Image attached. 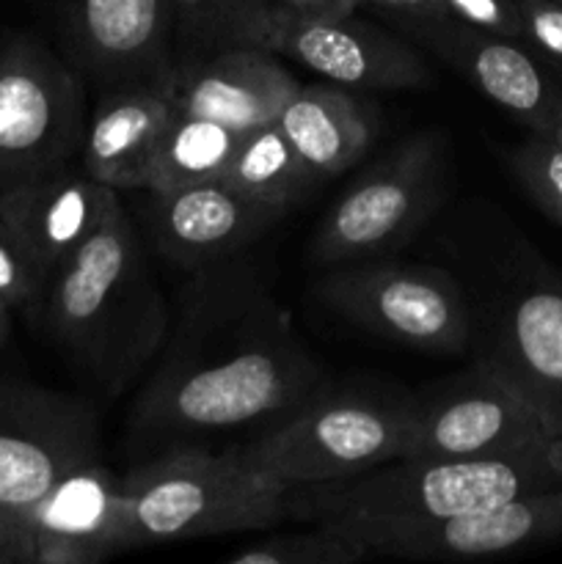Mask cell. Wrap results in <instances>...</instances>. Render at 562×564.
I'll list each match as a JSON object with an SVG mask.
<instances>
[{
	"label": "cell",
	"mask_w": 562,
	"mask_h": 564,
	"mask_svg": "<svg viewBox=\"0 0 562 564\" xmlns=\"http://www.w3.org/2000/svg\"><path fill=\"white\" fill-rule=\"evenodd\" d=\"M169 121L171 102L158 88H110L86 121L83 171L116 193L149 191L154 152Z\"/></svg>",
	"instance_id": "obj_20"
},
{
	"label": "cell",
	"mask_w": 562,
	"mask_h": 564,
	"mask_svg": "<svg viewBox=\"0 0 562 564\" xmlns=\"http://www.w3.org/2000/svg\"><path fill=\"white\" fill-rule=\"evenodd\" d=\"M61 31L77 75L105 91L143 86L169 94L176 69L169 0H64Z\"/></svg>",
	"instance_id": "obj_14"
},
{
	"label": "cell",
	"mask_w": 562,
	"mask_h": 564,
	"mask_svg": "<svg viewBox=\"0 0 562 564\" xmlns=\"http://www.w3.org/2000/svg\"><path fill=\"white\" fill-rule=\"evenodd\" d=\"M446 191L444 143L422 132L369 165L331 204L312 237L320 264L383 259L422 231Z\"/></svg>",
	"instance_id": "obj_7"
},
{
	"label": "cell",
	"mask_w": 562,
	"mask_h": 564,
	"mask_svg": "<svg viewBox=\"0 0 562 564\" xmlns=\"http://www.w3.org/2000/svg\"><path fill=\"white\" fill-rule=\"evenodd\" d=\"M275 121L320 182L353 169L378 132L372 105L336 83L301 86Z\"/></svg>",
	"instance_id": "obj_21"
},
{
	"label": "cell",
	"mask_w": 562,
	"mask_h": 564,
	"mask_svg": "<svg viewBox=\"0 0 562 564\" xmlns=\"http://www.w3.org/2000/svg\"><path fill=\"white\" fill-rule=\"evenodd\" d=\"M505 163L529 198L562 229V147L543 132L505 152Z\"/></svg>",
	"instance_id": "obj_26"
},
{
	"label": "cell",
	"mask_w": 562,
	"mask_h": 564,
	"mask_svg": "<svg viewBox=\"0 0 562 564\" xmlns=\"http://www.w3.org/2000/svg\"><path fill=\"white\" fill-rule=\"evenodd\" d=\"M521 42L562 75V0H516Z\"/></svg>",
	"instance_id": "obj_28"
},
{
	"label": "cell",
	"mask_w": 562,
	"mask_h": 564,
	"mask_svg": "<svg viewBox=\"0 0 562 564\" xmlns=\"http://www.w3.org/2000/svg\"><path fill=\"white\" fill-rule=\"evenodd\" d=\"M20 564H99L143 549L125 477L99 460L55 482L17 512Z\"/></svg>",
	"instance_id": "obj_12"
},
{
	"label": "cell",
	"mask_w": 562,
	"mask_h": 564,
	"mask_svg": "<svg viewBox=\"0 0 562 564\" xmlns=\"http://www.w3.org/2000/svg\"><path fill=\"white\" fill-rule=\"evenodd\" d=\"M220 180L246 196L281 207H292L314 185H320L279 121L242 132Z\"/></svg>",
	"instance_id": "obj_23"
},
{
	"label": "cell",
	"mask_w": 562,
	"mask_h": 564,
	"mask_svg": "<svg viewBox=\"0 0 562 564\" xmlns=\"http://www.w3.org/2000/svg\"><path fill=\"white\" fill-rule=\"evenodd\" d=\"M75 66L33 36L0 44V193L66 169L86 135Z\"/></svg>",
	"instance_id": "obj_9"
},
{
	"label": "cell",
	"mask_w": 562,
	"mask_h": 564,
	"mask_svg": "<svg viewBox=\"0 0 562 564\" xmlns=\"http://www.w3.org/2000/svg\"><path fill=\"white\" fill-rule=\"evenodd\" d=\"M358 6L380 9L419 44H424L433 33L452 22L444 0H358Z\"/></svg>",
	"instance_id": "obj_29"
},
{
	"label": "cell",
	"mask_w": 562,
	"mask_h": 564,
	"mask_svg": "<svg viewBox=\"0 0 562 564\" xmlns=\"http://www.w3.org/2000/svg\"><path fill=\"white\" fill-rule=\"evenodd\" d=\"M11 317H14V312L0 301V350H3L6 341H9L11 336Z\"/></svg>",
	"instance_id": "obj_34"
},
{
	"label": "cell",
	"mask_w": 562,
	"mask_h": 564,
	"mask_svg": "<svg viewBox=\"0 0 562 564\" xmlns=\"http://www.w3.org/2000/svg\"><path fill=\"white\" fill-rule=\"evenodd\" d=\"M0 564H20V534L17 516L0 507Z\"/></svg>",
	"instance_id": "obj_33"
},
{
	"label": "cell",
	"mask_w": 562,
	"mask_h": 564,
	"mask_svg": "<svg viewBox=\"0 0 562 564\" xmlns=\"http://www.w3.org/2000/svg\"><path fill=\"white\" fill-rule=\"evenodd\" d=\"M119 193L66 169L0 193V209L31 257L53 275L119 207Z\"/></svg>",
	"instance_id": "obj_18"
},
{
	"label": "cell",
	"mask_w": 562,
	"mask_h": 564,
	"mask_svg": "<svg viewBox=\"0 0 562 564\" xmlns=\"http://www.w3.org/2000/svg\"><path fill=\"white\" fill-rule=\"evenodd\" d=\"M452 20L477 31L499 33L521 42V20L516 0H444Z\"/></svg>",
	"instance_id": "obj_30"
},
{
	"label": "cell",
	"mask_w": 562,
	"mask_h": 564,
	"mask_svg": "<svg viewBox=\"0 0 562 564\" xmlns=\"http://www.w3.org/2000/svg\"><path fill=\"white\" fill-rule=\"evenodd\" d=\"M268 50L345 88L411 91L433 86L428 64L411 44L356 14L309 20L275 9Z\"/></svg>",
	"instance_id": "obj_15"
},
{
	"label": "cell",
	"mask_w": 562,
	"mask_h": 564,
	"mask_svg": "<svg viewBox=\"0 0 562 564\" xmlns=\"http://www.w3.org/2000/svg\"><path fill=\"white\" fill-rule=\"evenodd\" d=\"M549 435L538 411L485 364L413 394V424L400 460H485Z\"/></svg>",
	"instance_id": "obj_10"
},
{
	"label": "cell",
	"mask_w": 562,
	"mask_h": 564,
	"mask_svg": "<svg viewBox=\"0 0 562 564\" xmlns=\"http://www.w3.org/2000/svg\"><path fill=\"white\" fill-rule=\"evenodd\" d=\"M320 301L358 328L422 352H468V303L450 268L424 262L334 264L317 281Z\"/></svg>",
	"instance_id": "obj_8"
},
{
	"label": "cell",
	"mask_w": 562,
	"mask_h": 564,
	"mask_svg": "<svg viewBox=\"0 0 562 564\" xmlns=\"http://www.w3.org/2000/svg\"><path fill=\"white\" fill-rule=\"evenodd\" d=\"M375 560L356 538L314 523L309 532L270 534L226 556L229 564H358Z\"/></svg>",
	"instance_id": "obj_25"
},
{
	"label": "cell",
	"mask_w": 562,
	"mask_h": 564,
	"mask_svg": "<svg viewBox=\"0 0 562 564\" xmlns=\"http://www.w3.org/2000/svg\"><path fill=\"white\" fill-rule=\"evenodd\" d=\"M413 394L378 380L320 383L237 446L246 460L287 488L339 482L406 455Z\"/></svg>",
	"instance_id": "obj_4"
},
{
	"label": "cell",
	"mask_w": 562,
	"mask_h": 564,
	"mask_svg": "<svg viewBox=\"0 0 562 564\" xmlns=\"http://www.w3.org/2000/svg\"><path fill=\"white\" fill-rule=\"evenodd\" d=\"M36 323L108 400L125 394L158 361L171 312L121 204L50 275Z\"/></svg>",
	"instance_id": "obj_2"
},
{
	"label": "cell",
	"mask_w": 562,
	"mask_h": 564,
	"mask_svg": "<svg viewBox=\"0 0 562 564\" xmlns=\"http://www.w3.org/2000/svg\"><path fill=\"white\" fill-rule=\"evenodd\" d=\"M242 132L202 116L174 113L154 152L149 193L176 191L198 182L220 180Z\"/></svg>",
	"instance_id": "obj_24"
},
{
	"label": "cell",
	"mask_w": 562,
	"mask_h": 564,
	"mask_svg": "<svg viewBox=\"0 0 562 564\" xmlns=\"http://www.w3.org/2000/svg\"><path fill=\"white\" fill-rule=\"evenodd\" d=\"M97 455L99 424L91 402L0 378V507L14 516L28 510Z\"/></svg>",
	"instance_id": "obj_11"
},
{
	"label": "cell",
	"mask_w": 562,
	"mask_h": 564,
	"mask_svg": "<svg viewBox=\"0 0 562 564\" xmlns=\"http://www.w3.org/2000/svg\"><path fill=\"white\" fill-rule=\"evenodd\" d=\"M176 61L235 47H268L270 0H169Z\"/></svg>",
	"instance_id": "obj_22"
},
{
	"label": "cell",
	"mask_w": 562,
	"mask_h": 564,
	"mask_svg": "<svg viewBox=\"0 0 562 564\" xmlns=\"http://www.w3.org/2000/svg\"><path fill=\"white\" fill-rule=\"evenodd\" d=\"M356 538L372 556L468 560L532 549L562 538V488L516 496L485 510L406 523H323Z\"/></svg>",
	"instance_id": "obj_13"
},
{
	"label": "cell",
	"mask_w": 562,
	"mask_h": 564,
	"mask_svg": "<svg viewBox=\"0 0 562 564\" xmlns=\"http://www.w3.org/2000/svg\"><path fill=\"white\" fill-rule=\"evenodd\" d=\"M287 207L246 196L224 180L152 193L147 207L154 251L185 270L240 257L284 218Z\"/></svg>",
	"instance_id": "obj_16"
},
{
	"label": "cell",
	"mask_w": 562,
	"mask_h": 564,
	"mask_svg": "<svg viewBox=\"0 0 562 564\" xmlns=\"http://www.w3.org/2000/svg\"><path fill=\"white\" fill-rule=\"evenodd\" d=\"M143 549L262 532L290 518V488L231 452L182 444L125 474Z\"/></svg>",
	"instance_id": "obj_5"
},
{
	"label": "cell",
	"mask_w": 562,
	"mask_h": 564,
	"mask_svg": "<svg viewBox=\"0 0 562 564\" xmlns=\"http://www.w3.org/2000/svg\"><path fill=\"white\" fill-rule=\"evenodd\" d=\"M452 270V268H450ZM468 352L505 378L538 411L549 433L562 430V273L516 229L468 237Z\"/></svg>",
	"instance_id": "obj_3"
},
{
	"label": "cell",
	"mask_w": 562,
	"mask_h": 564,
	"mask_svg": "<svg viewBox=\"0 0 562 564\" xmlns=\"http://www.w3.org/2000/svg\"><path fill=\"white\" fill-rule=\"evenodd\" d=\"M529 452H532L534 463H538L540 474H543L545 490L562 488V430L534 441Z\"/></svg>",
	"instance_id": "obj_32"
},
{
	"label": "cell",
	"mask_w": 562,
	"mask_h": 564,
	"mask_svg": "<svg viewBox=\"0 0 562 564\" xmlns=\"http://www.w3.org/2000/svg\"><path fill=\"white\" fill-rule=\"evenodd\" d=\"M549 138H554V141L560 143V147H562V102H560V108H556V116H554V121H551Z\"/></svg>",
	"instance_id": "obj_35"
},
{
	"label": "cell",
	"mask_w": 562,
	"mask_h": 564,
	"mask_svg": "<svg viewBox=\"0 0 562 564\" xmlns=\"http://www.w3.org/2000/svg\"><path fill=\"white\" fill-rule=\"evenodd\" d=\"M430 53L444 58L468 77L490 102L529 127L549 135L562 102V86L545 72V64L527 44L499 33L477 31L452 20L424 42Z\"/></svg>",
	"instance_id": "obj_19"
},
{
	"label": "cell",
	"mask_w": 562,
	"mask_h": 564,
	"mask_svg": "<svg viewBox=\"0 0 562 564\" xmlns=\"http://www.w3.org/2000/svg\"><path fill=\"white\" fill-rule=\"evenodd\" d=\"M323 383L257 262L240 257L191 270L169 339L132 402L141 446H182L284 413Z\"/></svg>",
	"instance_id": "obj_1"
},
{
	"label": "cell",
	"mask_w": 562,
	"mask_h": 564,
	"mask_svg": "<svg viewBox=\"0 0 562 564\" xmlns=\"http://www.w3.org/2000/svg\"><path fill=\"white\" fill-rule=\"evenodd\" d=\"M275 9L295 17H309V20H328V17L356 14L361 6L358 0H270Z\"/></svg>",
	"instance_id": "obj_31"
},
{
	"label": "cell",
	"mask_w": 562,
	"mask_h": 564,
	"mask_svg": "<svg viewBox=\"0 0 562 564\" xmlns=\"http://www.w3.org/2000/svg\"><path fill=\"white\" fill-rule=\"evenodd\" d=\"M47 284L50 275L31 257L25 242L17 237V231L11 229L3 209H0V301L11 312L25 314L28 319L36 323Z\"/></svg>",
	"instance_id": "obj_27"
},
{
	"label": "cell",
	"mask_w": 562,
	"mask_h": 564,
	"mask_svg": "<svg viewBox=\"0 0 562 564\" xmlns=\"http://www.w3.org/2000/svg\"><path fill=\"white\" fill-rule=\"evenodd\" d=\"M545 490L532 452L485 460H391L339 482L290 488V518L309 523L441 521Z\"/></svg>",
	"instance_id": "obj_6"
},
{
	"label": "cell",
	"mask_w": 562,
	"mask_h": 564,
	"mask_svg": "<svg viewBox=\"0 0 562 564\" xmlns=\"http://www.w3.org/2000/svg\"><path fill=\"white\" fill-rule=\"evenodd\" d=\"M301 88L279 55L268 47H235L176 61L169 86L174 113L202 116L237 132L279 119Z\"/></svg>",
	"instance_id": "obj_17"
}]
</instances>
